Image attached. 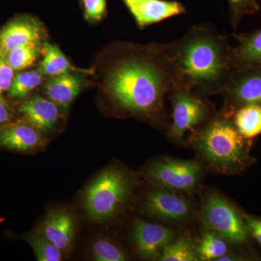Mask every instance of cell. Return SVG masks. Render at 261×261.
Here are the masks:
<instances>
[{"label": "cell", "instance_id": "7a4b0ae2", "mask_svg": "<svg viewBox=\"0 0 261 261\" xmlns=\"http://www.w3.org/2000/svg\"><path fill=\"white\" fill-rule=\"evenodd\" d=\"M228 37L209 25H194L170 43L177 84L202 96L223 93L235 71Z\"/></svg>", "mask_w": 261, "mask_h": 261}, {"label": "cell", "instance_id": "8fae6325", "mask_svg": "<svg viewBox=\"0 0 261 261\" xmlns=\"http://www.w3.org/2000/svg\"><path fill=\"white\" fill-rule=\"evenodd\" d=\"M172 230L161 225L135 221L133 238L136 247L141 256L148 260L159 258L164 247L173 241Z\"/></svg>", "mask_w": 261, "mask_h": 261}, {"label": "cell", "instance_id": "f546056e", "mask_svg": "<svg viewBox=\"0 0 261 261\" xmlns=\"http://www.w3.org/2000/svg\"><path fill=\"white\" fill-rule=\"evenodd\" d=\"M13 116V111L8 103L0 94V128L9 123Z\"/></svg>", "mask_w": 261, "mask_h": 261}, {"label": "cell", "instance_id": "2e32d148", "mask_svg": "<svg viewBox=\"0 0 261 261\" xmlns=\"http://www.w3.org/2000/svg\"><path fill=\"white\" fill-rule=\"evenodd\" d=\"M19 111L31 124L43 132L51 129L59 118L58 105L38 95L23 102Z\"/></svg>", "mask_w": 261, "mask_h": 261}, {"label": "cell", "instance_id": "277c9868", "mask_svg": "<svg viewBox=\"0 0 261 261\" xmlns=\"http://www.w3.org/2000/svg\"><path fill=\"white\" fill-rule=\"evenodd\" d=\"M132 181L124 171L110 168L103 171L86 190L84 206L87 215L96 221L112 218L126 202Z\"/></svg>", "mask_w": 261, "mask_h": 261}, {"label": "cell", "instance_id": "30bf717a", "mask_svg": "<svg viewBox=\"0 0 261 261\" xmlns=\"http://www.w3.org/2000/svg\"><path fill=\"white\" fill-rule=\"evenodd\" d=\"M43 33L42 24L37 19L29 16L13 19L0 30V55L6 57L15 48L39 42Z\"/></svg>", "mask_w": 261, "mask_h": 261}, {"label": "cell", "instance_id": "4fadbf2b", "mask_svg": "<svg viewBox=\"0 0 261 261\" xmlns=\"http://www.w3.org/2000/svg\"><path fill=\"white\" fill-rule=\"evenodd\" d=\"M145 207L151 216L166 221H181L190 214V205L186 199L163 190L151 192Z\"/></svg>", "mask_w": 261, "mask_h": 261}, {"label": "cell", "instance_id": "d4e9b609", "mask_svg": "<svg viewBox=\"0 0 261 261\" xmlns=\"http://www.w3.org/2000/svg\"><path fill=\"white\" fill-rule=\"evenodd\" d=\"M93 260L97 261H124L127 260L125 252L120 247L106 238L96 240L91 247Z\"/></svg>", "mask_w": 261, "mask_h": 261}, {"label": "cell", "instance_id": "cb8c5ba5", "mask_svg": "<svg viewBox=\"0 0 261 261\" xmlns=\"http://www.w3.org/2000/svg\"><path fill=\"white\" fill-rule=\"evenodd\" d=\"M159 258L163 261H195L198 260L199 257L188 240L179 239L168 244Z\"/></svg>", "mask_w": 261, "mask_h": 261}, {"label": "cell", "instance_id": "5bb4252c", "mask_svg": "<svg viewBox=\"0 0 261 261\" xmlns=\"http://www.w3.org/2000/svg\"><path fill=\"white\" fill-rule=\"evenodd\" d=\"M42 233L62 252L68 251L74 238V219L66 211H51L43 223Z\"/></svg>", "mask_w": 261, "mask_h": 261}, {"label": "cell", "instance_id": "ffe728a7", "mask_svg": "<svg viewBox=\"0 0 261 261\" xmlns=\"http://www.w3.org/2000/svg\"><path fill=\"white\" fill-rule=\"evenodd\" d=\"M228 245L215 231L204 233L197 249L199 258L202 260H219L227 254Z\"/></svg>", "mask_w": 261, "mask_h": 261}, {"label": "cell", "instance_id": "52a82bcc", "mask_svg": "<svg viewBox=\"0 0 261 261\" xmlns=\"http://www.w3.org/2000/svg\"><path fill=\"white\" fill-rule=\"evenodd\" d=\"M200 168L195 161L162 160L152 163L147 169V177L166 188L190 191L197 186Z\"/></svg>", "mask_w": 261, "mask_h": 261}, {"label": "cell", "instance_id": "5b68a950", "mask_svg": "<svg viewBox=\"0 0 261 261\" xmlns=\"http://www.w3.org/2000/svg\"><path fill=\"white\" fill-rule=\"evenodd\" d=\"M168 94L173 108L169 135L173 140L181 142L187 132L207 119L211 106L203 96L180 84H176Z\"/></svg>", "mask_w": 261, "mask_h": 261}, {"label": "cell", "instance_id": "7402d4cb", "mask_svg": "<svg viewBox=\"0 0 261 261\" xmlns=\"http://www.w3.org/2000/svg\"><path fill=\"white\" fill-rule=\"evenodd\" d=\"M39 42H32L15 48L5 58L13 70H21L34 64L39 57Z\"/></svg>", "mask_w": 261, "mask_h": 261}, {"label": "cell", "instance_id": "e0dca14e", "mask_svg": "<svg viewBox=\"0 0 261 261\" xmlns=\"http://www.w3.org/2000/svg\"><path fill=\"white\" fill-rule=\"evenodd\" d=\"M82 86L79 75L67 72L48 81L44 90L50 100L62 108H68L80 94Z\"/></svg>", "mask_w": 261, "mask_h": 261}, {"label": "cell", "instance_id": "83f0119b", "mask_svg": "<svg viewBox=\"0 0 261 261\" xmlns=\"http://www.w3.org/2000/svg\"><path fill=\"white\" fill-rule=\"evenodd\" d=\"M14 71L6 58L0 55V94L9 90L14 78Z\"/></svg>", "mask_w": 261, "mask_h": 261}, {"label": "cell", "instance_id": "6da1fadb", "mask_svg": "<svg viewBox=\"0 0 261 261\" xmlns=\"http://www.w3.org/2000/svg\"><path fill=\"white\" fill-rule=\"evenodd\" d=\"M111 53L102 86L113 106L128 114L164 121L165 99L177 84L170 43H119Z\"/></svg>", "mask_w": 261, "mask_h": 261}, {"label": "cell", "instance_id": "8992f818", "mask_svg": "<svg viewBox=\"0 0 261 261\" xmlns=\"http://www.w3.org/2000/svg\"><path fill=\"white\" fill-rule=\"evenodd\" d=\"M202 220L206 226L224 240L244 244L249 232L245 221L227 201L218 195L209 196L202 207Z\"/></svg>", "mask_w": 261, "mask_h": 261}, {"label": "cell", "instance_id": "4316f807", "mask_svg": "<svg viewBox=\"0 0 261 261\" xmlns=\"http://www.w3.org/2000/svg\"><path fill=\"white\" fill-rule=\"evenodd\" d=\"M86 18L97 22L103 18L107 10L106 0H82Z\"/></svg>", "mask_w": 261, "mask_h": 261}, {"label": "cell", "instance_id": "44dd1931", "mask_svg": "<svg viewBox=\"0 0 261 261\" xmlns=\"http://www.w3.org/2000/svg\"><path fill=\"white\" fill-rule=\"evenodd\" d=\"M42 74L41 70L18 72L14 75L11 87L8 90V96L13 98L25 97L42 82Z\"/></svg>", "mask_w": 261, "mask_h": 261}, {"label": "cell", "instance_id": "d6986e66", "mask_svg": "<svg viewBox=\"0 0 261 261\" xmlns=\"http://www.w3.org/2000/svg\"><path fill=\"white\" fill-rule=\"evenodd\" d=\"M42 48L44 58L41 62L40 70L43 74L56 76L70 72V70L83 72L82 70L73 68L68 58L63 54L58 46L44 42Z\"/></svg>", "mask_w": 261, "mask_h": 261}, {"label": "cell", "instance_id": "9c48e42d", "mask_svg": "<svg viewBox=\"0 0 261 261\" xmlns=\"http://www.w3.org/2000/svg\"><path fill=\"white\" fill-rule=\"evenodd\" d=\"M135 18L139 28L159 23L185 14L186 8L176 0H122Z\"/></svg>", "mask_w": 261, "mask_h": 261}, {"label": "cell", "instance_id": "7c38bea8", "mask_svg": "<svg viewBox=\"0 0 261 261\" xmlns=\"http://www.w3.org/2000/svg\"><path fill=\"white\" fill-rule=\"evenodd\" d=\"M44 144L42 135L29 122L7 123L0 128V147L17 151L31 152Z\"/></svg>", "mask_w": 261, "mask_h": 261}, {"label": "cell", "instance_id": "603a6c76", "mask_svg": "<svg viewBox=\"0 0 261 261\" xmlns=\"http://www.w3.org/2000/svg\"><path fill=\"white\" fill-rule=\"evenodd\" d=\"M34 250L37 260L39 261H60L62 260V252L42 232L29 235L27 239Z\"/></svg>", "mask_w": 261, "mask_h": 261}, {"label": "cell", "instance_id": "f1b7e54d", "mask_svg": "<svg viewBox=\"0 0 261 261\" xmlns=\"http://www.w3.org/2000/svg\"><path fill=\"white\" fill-rule=\"evenodd\" d=\"M243 219L249 232L261 245V219L248 216H244Z\"/></svg>", "mask_w": 261, "mask_h": 261}, {"label": "cell", "instance_id": "484cf974", "mask_svg": "<svg viewBox=\"0 0 261 261\" xmlns=\"http://www.w3.org/2000/svg\"><path fill=\"white\" fill-rule=\"evenodd\" d=\"M231 13V24L238 28L240 20L245 15L255 14L260 11L257 0H228Z\"/></svg>", "mask_w": 261, "mask_h": 261}, {"label": "cell", "instance_id": "9a60e30c", "mask_svg": "<svg viewBox=\"0 0 261 261\" xmlns=\"http://www.w3.org/2000/svg\"><path fill=\"white\" fill-rule=\"evenodd\" d=\"M238 40L231 49L232 63L237 70L261 68V29L251 33L233 34Z\"/></svg>", "mask_w": 261, "mask_h": 261}, {"label": "cell", "instance_id": "ac0fdd59", "mask_svg": "<svg viewBox=\"0 0 261 261\" xmlns=\"http://www.w3.org/2000/svg\"><path fill=\"white\" fill-rule=\"evenodd\" d=\"M233 123L245 138L252 140L261 134V106L245 105L233 113Z\"/></svg>", "mask_w": 261, "mask_h": 261}, {"label": "cell", "instance_id": "ba28073f", "mask_svg": "<svg viewBox=\"0 0 261 261\" xmlns=\"http://www.w3.org/2000/svg\"><path fill=\"white\" fill-rule=\"evenodd\" d=\"M223 94L226 102L224 113L228 116L245 105L261 106V68L233 72Z\"/></svg>", "mask_w": 261, "mask_h": 261}, {"label": "cell", "instance_id": "3957f363", "mask_svg": "<svg viewBox=\"0 0 261 261\" xmlns=\"http://www.w3.org/2000/svg\"><path fill=\"white\" fill-rule=\"evenodd\" d=\"M196 143L202 155L223 171H240L251 160V140L244 137L231 116L224 113L211 120L197 133Z\"/></svg>", "mask_w": 261, "mask_h": 261}]
</instances>
